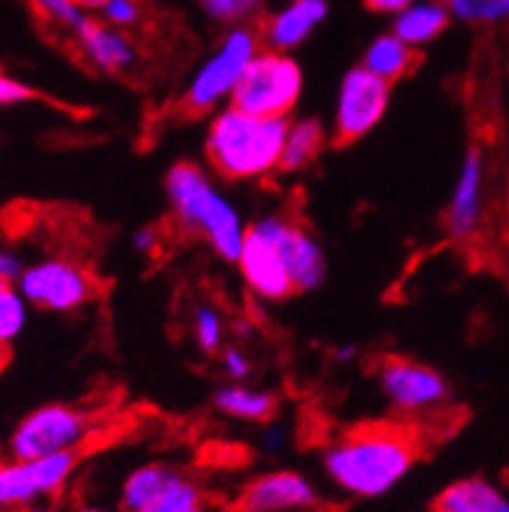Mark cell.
I'll return each instance as SVG.
<instances>
[{"label":"cell","mask_w":509,"mask_h":512,"mask_svg":"<svg viewBox=\"0 0 509 512\" xmlns=\"http://www.w3.org/2000/svg\"><path fill=\"white\" fill-rule=\"evenodd\" d=\"M219 365H222V372L230 377L232 383H245L247 377L252 375L250 357L240 347H224L219 352Z\"/></svg>","instance_id":"30"},{"label":"cell","mask_w":509,"mask_h":512,"mask_svg":"<svg viewBox=\"0 0 509 512\" xmlns=\"http://www.w3.org/2000/svg\"><path fill=\"white\" fill-rule=\"evenodd\" d=\"M326 18H329V0H286L265 18L260 39L265 49L288 54L306 44Z\"/></svg>","instance_id":"15"},{"label":"cell","mask_w":509,"mask_h":512,"mask_svg":"<svg viewBox=\"0 0 509 512\" xmlns=\"http://www.w3.org/2000/svg\"><path fill=\"white\" fill-rule=\"evenodd\" d=\"M212 403L222 416L245 423L270 421L278 408V398L270 390L250 388L245 383L219 385L212 395Z\"/></svg>","instance_id":"19"},{"label":"cell","mask_w":509,"mask_h":512,"mask_svg":"<svg viewBox=\"0 0 509 512\" xmlns=\"http://www.w3.org/2000/svg\"><path fill=\"white\" fill-rule=\"evenodd\" d=\"M448 23H451V11H448L446 0H418L400 11L398 16H392L390 31L418 51L441 39Z\"/></svg>","instance_id":"18"},{"label":"cell","mask_w":509,"mask_h":512,"mask_svg":"<svg viewBox=\"0 0 509 512\" xmlns=\"http://www.w3.org/2000/svg\"><path fill=\"white\" fill-rule=\"evenodd\" d=\"M79 467V451L44 459L0 462V510H34L69 484Z\"/></svg>","instance_id":"10"},{"label":"cell","mask_w":509,"mask_h":512,"mask_svg":"<svg viewBox=\"0 0 509 512\" xmlns=\"http://www.w3.org/2000/svg\"><path fill=\"white\" fill-rule=\"evenodd\" d=\"M143 512H207V500L196 479L174 469L156 500Z\"/></svg>","instance_id":"23"},{"label":"cell","mask_w":509,"mask_h":512,"mask_svg":"<svg viewBox=\"0 0 509 512\" xmlns=\"http://www.w3.org/2000/svg\"><path fill=\"white\" fill-rule=\"evenodd\" d=\"M26 263L13 248H0V286H18Z\"/></svg>","instance_id":"32"},{"label":"cell","mask_w":509,"mask_h":512,"mask_svg":"<svg viewBox=\"0 0 509 512\" xmlns=\"http://www.w3.org/2000/svg\"><path fill=\"white\" fill-rule=\"evenodd\" d=\"M484 204H487V156L482 148H469L446 207L443 225L448 235L459 242L471 240L482 227Z\"/></svg>","instance_id":"14"},{"label":"cell","mask_w":509,"mask_h":512,"mask_svg":"<svg viewBox=\"0 0 509 512\" xmlns=\"http://www.w3.org/2000/svg\"><path fill=\"white\" fill-rule=\"evenodd\" d=\"M431 512H509V495L487 477H461L438 492Z\"/></svg>","instance_id":"17"},{"label":"cell","mask_w":509,"mask_h":512,"mask_svg":"<svg viewBox=\"0 0 509 512\" xmlns=\"http://www.w3.org/2000/svg\"><path fill=\"white\" fill-rule=\"evenodd\" d=\"M28 321V301L16 286H0V349L11 347Z\"/></svg>","instance_id":"25"},{"label":"cell","mask_w":509,"mask_h":512,"mask_svg":"<svg viewBox=\"0 0 509 512\" xmlns=\"http://www.w3.org/2000/svg\"><path fill=\"white\" fill-rule=\"evenodd\" d=\"M451 18L469 26H502L509 21V0H446Z\"/></svg>","instance_id":"24"},{"label":"cell","mask_w":509,"mask_h":512,"mask_svg":"<svg viewBox=\"0 0 509 512\" xmlns=\"http://www.w3.org/2000/svg\"><path fill=\"white\" fill-rule=\"evenodd\" d=\"M237 268H240L247 291L255 299L265 301V304H280V301L291 299L296 293L278 245L258 220H252L247 225V237L245 245H242L240 260H237Z\"/></svg>","instance_id":"12"},{"label":"cell","mask_w":509,"mask_h":512,"mask_svg":"<svg viewBox=\"0 0 509 512\" xmlns=\"http://www.w3.org/2000/svg\"><path fill=\"white\" fill-rule=\"evenodd\" d=\"M420 434L408 423H364L331 441L321 469L334 490L352 500H377L413 472Z\"/></svg>","instance_id":"1"},{"label":"cell","mask_w":509,"mask_h":512,"mask_svg":"<svg viewBox=\"0 0 509 512\" xmlns=\"http://www.w3.org/2000/svg\"><path fill=\"white\" fill-rule=\"evenodd\" d=\"M377 388L398 416L423 418L441 413L451 400V385L431 365L392 355L377 365Z\"/></svg>","instance_id":"7"},{"label":"cell","mask_w":509,"mask_h":512,"mask_svg":"<svg viewBox=\"0 0 509 512\" xmlns=\"http://www.w3.org/2000/svg\"><path fill=\"white\" fill-rule=\"evenodd\" d=\"M161 248V230L153 225L140 227L133 232V250H138L140 255H153Z\"/></svg>","instance_id":"33"},{"label":"cell","mask_w":509,"mask_h":512,"mask_svg":"<svg viewBox=\"0 0 509 512\" xmlns=\"http://www.w3.org/2000/svg\"><path fill=\"white\" fill-rule=\"evenodd\" d=\"M199 6L214 21L235 26V23H247L255 13H260L265 0H199Z\"/></svg>","instance_id":"28"},{"label":"cell","mask_w":509,"mask_h":512,"mask_svg":"<svg viewBox=\"0 0 509 512\" xmlns=\"http://www.w3.org/2000/svg\"><path fill=\"white\" fill-rule=\"evenodd\" d=\"M0 512H46L44 507H34V510H0Z\"/></svg>","instance_id":"39"},{"label":"cell","mask_w":509,"mask_h":512,"mask_svg":"<svg viewBox=\"0 0 509 512\" xmlns=\"http://www.w3.org/2000/svg\"><path fill=\"white\" fill-rule=\"evenodd\" d=\"M415 64H418V51L405 44L403 39H398L392 31L375 36L362 54V67L385 79L387 85H395V82L408 77Z\"/></svg>","instance_id":"20"},{"label":"cell","mask_w":509,"mask_h":512,"mask_svg":"<svg viewBox=\"0 0 509 512\" xmlns=\"http://www.w3.org/2000/svg\"><path fill=\"white\" fill-rule=\"evenodd\" d=\"M418 0H364V6L370 11L380 13V16H398L400 11H405L408 6H413Z\"/></svg>","instance_id":"34"},{"label":"cell","mask_w":509,"mask_h":512,"mask_svg":"<svg viewBox=\"0 0 509 512\" xmlns=\"http://www.w3.org/2000/svg\"><path fill=\"white\" fill-rule=\"evenodd\" d=\"M174 474V467H168L163 462H148L135 467L133 472L125 477L123 487H120V507L123 512H143L158 492L163 490V484Z\"/></svg>","instance_id":"22"},{"label":"cell","mask_w":509,"mask_h":512,"mask_svg":"<svg viewBox=\"0 0 509 512\" xmlns=\"http://www.w3.org/2000/svg\"><path fill=\"white\" fill-rule=\"evenodd\" d=\"M31 3H34V8L46 21H51L59 29L69 31L72 36L92 18L90 13L77 6V0H31Z\"/></svg>","instance_id":"27"},{"label":"cell","mask_w":509,"mask_h":512,"mask_svg":"<svg viewBox=\"0 0 509 512\" xmlns=\"http://www.w3.org/2000/svg\"><path fill=\"white\" fill-rule=\"evenodd\" d=\"M319 505V490L296 469L258 474L237 495L232 512H303Z\"/></svg>","instance_id":"13"},{"label":"cell","mask_w":509,"mask_h":512,"mask_svg":"<svg viewBox=\"0 0 509 512\" xmlns=\"http://www.w3.org/2000/svg\"><path fill=\"white\" fill-rule=\"evenodd\" d=\"M18 291L31 306L54 314H72L97 299V281L82 263L69 258H41L26 265Z\"/></svg>","instance_id":"9"},{"label":"cell","mask_w":509,"mask_h":512,"mask_svg":"<svg viewBox=\"0 0 509 512\" xmlns=\"http://www.w3.org/2000/svg\"><path fill=\"white\" fill-rule=\"evenodd\" d=\"M72 512H105V510H102V507H95V505H79V507H74Z\"/></svg>","instance_id":"38"},{"label":"cell","mask_w":509,"mask_h":512,"mask_svg":"<svg viewBox=\"0 0 509 512\" xmlns=\"http://www.w3.org/2000/svg\"><path fill=\"white\" fill-rule=\"evenodd\" d=\"M507 207H509V189H507Z\"/></svg>","instance_id":"40"},{"label":"cell","mask_w":509,"mask_h":512,"mask_svg":"<svg viewBox=\"0 0 509 512\" xmlns=\"http://www.w3.org/2000/svg\"><path fill=\"white\" fill-rule=\"evenodd\" d=\"M191 334L204 355H217L224 349V316L217 306L199 304L191 314Z\"/></svg>","instance_id":"26"},{"label":"cell","mask_w":509,"mask_h":512,"mask_svg":"<svg viewBox=\"0 0 509 512\" xmlns=\"http://www.w3.org/2000/svg\"><path fill=\"white\" fill-rule=\"evenodd\" d=\"M291 118H260L235 105L212 115L204 136L209 169L227 181L250 184L280 171Z\"/></svg>","instance_id":"3"},{"label":"cell","mask_w":509,"mask_h":512,"mask_svg":"<svg viewBox=\"0 0 509 512\" xmlns=\"http://www.w3.org/2000/svg\"><path fill=\"white\" fill-rule=\"evenodd\" d=\"M329 138L331 136L324 120L311 118V115L291 120L288 123L286 146H283V158H280V171L283 174H298V171L308 169L321 156Z\"/></svg>","instance_id":"21"},{"label":"cell","mask_w":509,"mask_h":512,"mask_svg":"<svg viewBox=\"0 0 509 512\" xmlns=\"http://www.w3.org/2000/svg\"><path fill=\"white\" fill-rule=\"evenodd\" d=\"M260 51H263L260 31L252 29L250 23L230 26L212 49V54L194 69L191 79L186 82L181 107L191 115H214L222 107L232 105V95L240 85L242 74L247 72V67Z\"/></svg>","instance_id":"4"},{"label":"cell","mask_w":509,"mask_h":512,"mask_svg":"<svg viewBox=\"0 0 509 512\" xmlns=\"http://www.w3.org/2000/svg\"><path fill=\"white\" fill-rule=\"evenodd\" d=\"M107 0H77V6L87 13H100Z\"/></svg>","instance_id":"37"},{"label":"cell","mask_w":509,"mask_h":512,"mask_svg":"<svg viewBox=\"0 0 509 512\" xmlns=\"http://www.w3.org/2000/svg\"><path fill=\"white\" fill-rule=\"evenodd\" d=\"M258 222L278 245L296 293L316 291L326 278V253L321 248L319 237L298 220L280 212L260 214Z\"/></svg>","instance_id":"11"},{"label":"cell","mask_w":509,"mask_h":512,"mask_svg":"<svg viewBox=\"0 0 509 512\" xmlns=\"http://www.w3.org/2000/svg\"><path fill=\"white\" fill-rule=\"evenodd\" d=\"M357 357V347L354 344H342V347L336 349V360L339 362H352Z\"/></svg>","instance_id":"36"},{"label":"cell","mask_w":509,"mask_h":512,"mask_svg":"<svg viewBox=\"0 0 509 512\" xmlns=\"http://www.w3.org/2000/svg\"><path fill=\"white\" fill-rule=\"evenodd\" d=\"M77 51L90 67L105 74H125L138 64V44L130 31L115 29L100 18H90L72 36Z\"/></svg>","instance_id":"16"},{"label":"cell","mask_w":509,"mask_h":512,"mask_svg":"<svg viewBox=\"0 0 509 512\" xmlns=\"http://www.w3.org/2000/svg\"><path fill=\"white\" fill-rule=\"evenodd\" d=\"M303 95V69L291 54L263 49L252 59L232 105L260 118H291Z\"/></svg>","instance_id":"6"},{"label":"cell","mask_w":509,"mask_h":512,"mask_svg":"<svg viewBox=\"0 0 509 512\" xmlns=\"http://www.w3.org/2000/svg\"><path fill=\"white\" fill-rule=\"evenodd\" d=\"M36 100V92L16 77L0 72V107H13L23 105V102Z\"/></svg>","instance_id":"31"},{"label":"cell","mask_w":509,"mask_h":512,"mask_svg":"<svg viewBox=\"0 0 509 512\" xmlns=\"http://www.w3.org/2000/svg\"><path fill=\"white\" fill-rule=\"evenodd\" d=\"M283 446H286V428L278 426V423H273V426H268V431H265L263 436V449L268 451V454H280L283 451Z\"/></svg>","instance_id":"35"},{"label":"cell","mask_w":509,"mask_h":512,"mask_svg":"<svg viewBox=\"0 0 509 512\" xmlns=\"http://www.w3.org/2000/svg\"><path fill=\"white\" fill-rule=\"evenodd\" d=\"M95 418L79 406L46 403L34 408L13 426L8 436L11 459H44V456L72 454L92 439Z\"/></svg>","instance_id":"5"},{"label":"cell","mask_w":509,"mask_h":512,"mask_svg":"<svg viewBox=\"0 0 509 512\" xmlns=\"http://www.w3.org/2000/svg\"><path fill=\"white\" fill-rule=\"evenodd\" d=\"M100 16L115 29L130 31L143 23V8H140L138 0H107Z\"/></svg>","instance_id":"29"},{"label":"cell","mask_w":509,"mask_h":512,"mask_svg":"<svg viewBox=\"0 0 509 512\" xmlns=\"http://www.w3.org/2000/svg\"><path fill=\"white\" fill-rule=\"evenodd\" d=\"M390 95L392 85H387L385 79L372 74L370 69H364L362 64L349 69L336 87L334 118L329 130L331 141L347 146L370 136L387 115Z\"/></svg>","instance_id":"8"},{"label":"cell","mask_w":509,"mask_h":512,"mask_svg":"<svg viewBox=\"0 0 509 512\" xmlns=\"http://www.w3.org/2000/svg\"><path fill=\"white\" fill-rule=\"evenodd\" d=\"M163 192L179 230L207 242L219 260L237 265L247 237V222L204 166L194 161L174 164L166 171Z\"/></svg>","instance_id":"2"}]
</instances>
